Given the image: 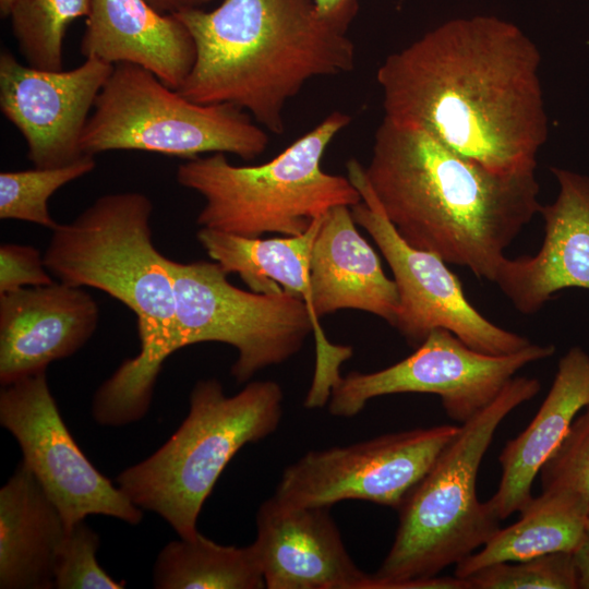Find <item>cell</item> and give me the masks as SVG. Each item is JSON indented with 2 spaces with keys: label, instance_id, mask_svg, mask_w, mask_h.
Masks as SVG:
<instances>
[{
  "label": "cell",
  "instance_id": "obj_7",
  "mask_svg": "<svg viewBox=\"0 0 589 589\" xmlns=\"http://www.w3.org/2000/svg\"><path fill=\"white\" fill-rule=\"evenodd\" d=\"M283 400L275 381L248 383L232 396L216 378L197 381L187 418L154 454L119 473L118 488L137 507L164 518L180 538L194 537L220 473L244 445L277 430Z\"/></svg>",
  "mask_w": 589,
  "mask_h": 589
},
{
  "label": "cell",
  "instance_id": "obj_6",
  "mask_svg": "<svg viewBox=\"0 0 589 589\" xmlns=\"http://www.w3.org/2000/svg\"><path fill=\"white\" fill-rule=\"evenodd\" d=\"M350 120L334 111L261 165L236 166L224 153L180 164L178 183L205 202L196 224L248 238L300 236L333 207L360 203L361 195L348 177L322 168L326 148Z\"/></svg>",
  "mask_w": 589,
  "mask_h": 589
},
{
  "label": "cell",
  "instance_id": "obj_29",
  "mask_svg": "<svg viewBox=\"0 0 589 589\" xmlns=\"http://www.w3.org/2000/svg\"><path fill=\"white\" fill-rule=\"evenodd\" d=\"M539 474L542 491L575 494L589 508V407L576 417L565 438Z\"/></svg>",
  "mask_w": 589,
  "mask_h": 589
},
{
  "label": "cell",
  "instance_id": "obj_5",
  "mask_svg": "<svg viewBox=\"0 0 589 589\" xmlns=\"http://www.w3.org/2000/svg\"><path fill=\"white\" fill-rule=\"evenodd\" d=\"M537 378L514 376L483 410L459 426L398 510L394 542L370 589H454L443 569L478 551L501 528L477 495L481 461L503 420L540 390Z\"/></svg>",
  "mask_w": 589,
  "mask_h": 589
},
{
  "label": "cell",
  "instance_id": "obj_4",
  "mask_svg": "<svg viewBox=\"0 0 589 589\" xmlns=\"http://www.w3.org/2000/svg\"><path fill=\"white\" fill-rule=\"evenodd\" d=\"M153 209L141 192L101 195L70 223L58 224L44 253L58 281L101 290L136 317L139 353L125 359L93 397V418L106 426L130 424L146 414L163 364L171 356V259L153 242Z\"/></svg>",
  "mask_w": 589,
  "mask_h": 589
},
{
  "label": "cell",
  "instance_id": "obj_28",
  "mask_svg": "<svg viewBox=\"0 0 589 589\" xmlns=\"http://www.w3.org/2000/svg\"><path fill=\"white\" fill-rule=\"evenodd\" d=\"M99 543V536L84 520L70 527L57 556L55 588H124L125 581L112 579L98 564L96 552Z\"/></svg>",
  "mask_w": 589,
  "mask_h": 589
},
{
  "label": "cell",
  "instance_id": "obj_17",
  "mask_svg": "<svg viewBox=\"0 0 589 589\" xmlns=\"http://www.w3.org/2000/svg\"><path fill=\"white\" fill-rule=\"evenodd\" d=\"M558 194L541 205L544 239L534 255L505 259L493 283L522 314H534L563 289L589 290V176L551 168Z\"/></svg>",
  "mask_w": 589,
  "mask_h": 589
},
{
  "label": "cell",
  "instance_id": "obj_34",
  "mask_svg": "<svg viewBox=\"0 0 589 589\" xmlns=\"http://www.w3.org/2000/svg\"><path fill=\"white\" fill-rule=\"evenodd\" d=\"M13 2L14 0H0V14L2 17H9Z\"/></svg>",
  "mask_w": 589,
  "mask_h": 589
},
{
  "label": "cell",
  "instance_id": "obj_24",
  "mask_svg": "<svg viewBox=\"0 0 589 589\" xmlns=\"http://www.w3.org/2000/svg\"><path fill=\"white\" fill-rule=\"evenodd\" d=\"M158 589H262L265 582L253 544L221 545L197 532L169 542L153 568Z\"/></svg>",
  "mask_w": 589,
  "mask_h": 589
},
{
  "label": "cell",
  "instance_id": "obj_9",
  "mask_svg": "<svg viewBox=\"0 0 589 589\" xmlns=\"http://www.w3.org/2000/svg\"><path fill=\"white\" fill-rule=\"evenodd\" d=\"M264 128L235 106L194 103L134 63L120 62L99 92L85 125L84 154L143 151L191 159L233 154L252 160L267 148Z\"/></svg>",
  "mask_w": 589,
  "mask_h": 589
},
{
  "label": "cell",
  "instance_id": "obj_11",
  "mask_svg": "<svg viewBox=\"0 0 589 589\" xmlns=\"http://www.w3.org/2000/svg\"><path fill=\"white\" fill-rule=\"evenodd\" d=\"M348 178L361 195L350 207L354 223L374 240L389 265L399 296L394 327L413 347L436 328L452 332L470 348L501 356L521 350L530 340L484 317L466 298L462 285L438 255L409 245L386 218L357 160Z\"/></svg>",
  "mask_w": 589,
  "mask_h": 589
},
{
  "label": "cell",
  "instance_id": "obj_12",
  "mask_svg": "<svg viewBox=\"0 0 589 589\" xmlns=\"http://www.w3.org/2000/svg\"><path fill=\"white\" fill-rule=\"evenodd\" d=\"M458 431L450 424L419 428L308 452L284 470L273 496L291 506L360 500L397 509Z\"/></svg>",
  "mask_w": 589,
  "mask_h": 589
},
{
  "label": "cell",
  "instance_id": "obj_22",
  "mask_svg": "<svg viewBox=\"0 0 589 589\" xmlns=\"http://www.w3.org/2000/svg\"><path fill=\"white\" fill-rule=\"evenodd\" d=\"M519 519L500 528L478 551L455 565V576L466 578L480 568L579 546L589 526V508L577 495L542 491L519 512Z\"/></svg>",
  "mask_w": 589,
  "mask_h": 589
},
{
  "label": "cell",
  "instance_id": "obj_30",
  "mask_svg": "<svg viewBox=\"0 0 589 589\" xmlns=\"http://www.w3.org/2000/svg\"><path fill=\"white\" fill-rule=\"evenodd\" d=\"M44 255L33 245L2 243L0 247V293L53 283Z\"/></svg>",
  "mask_w": 589,
  "mask_h": 589
},
{
  "label": "cell",
  "instance_id": "obj_18",
  "mask_svg": "<svg viewBox=\"0 0 589 589\" xmlns=\"http://www.w3.org/2000/svg\"><path fill=\"white\" fill-rule=\"evenodd\" d=\"M351 208L335 206L323 217L310 259L311 310L318 321L342 309L374 314L394 326L399 296L394 279L356 228Z\"/></svg>",
  "mask_w": 589,
  "mask_h": 589
},
{
  "label": "cell",
  "instance_id": "obj_19",
  "mask_svg": "<svg viewBox=\"0 0 589 589\" xmlns=\"http://www.w3.org/2000/svg\"><path fill=\"white\" fill-rule=\"evenodd\" d=\"M80 51L109 63H134L178 91L195 60L193 39L175 14L146 0H92Z\"/></svg>",
  "mask_w": 589,
  "mask_h": 589
},
{
  "label": "cell",
  "instance_id": "obj_33",
  "mask_svg": "<svg viewBox=\"0 0 589 589\" xmlns=\"http://www.w3.org/2000/svg\"><path fill=\"white\" fill-rule=\"evenodd\" d=\"M155 10L164 14H176L189 9H202L212 0H146Z\"/></svg>",
  "mask_w": 589,
  "mask_h": 589
},
{
  "label": "cell",
  "instance_id": "obj_31",
  "mask_svg": "<svg viewBox=\"0 0 589 589\" xmlns=\"http://www.w3.org/2000/svg\"><path fill=\"white\" fill-rule=\"evenodd\" d=\"M318 11L326 16H344L354 19L358 0H314Z\"/></svg>",
  "mask_w": 589,
  "mask_h": 589
},
{
  "label": "cell",
  "instance_id": "obj_14",
  "mask_svg": "<svg viewBox=\"0 0 589 589\" xmlns=\"http://www.w3.org/2000/svg\"><path fill=\"white\" fill-rule=\"evenodd\" d=\"M112 69V63L86 58L75 69L47 71L1 52L0 109L23 135L34 167H61L86 155L82 135Z\"/></svg>",
  "mask_w": 589,
  "mask_h": 589
},
{
  "label": "cell",
  "instance_id": "obj_3",
  "mask_svg": "<svg viewBox=\"0 0 589 589\" xmlns=\"http://www.w3.org/2000/svg\"><path fill=\"white\" fill-rule=\"evenodd\" d=\"M175 15L195 47L178 92L197 104L235 106L275 134L306 82L354 68L353 19L323 15L314 0H223Z\"/></svg>",
  "mask_w": 589,
  "mask_h": 589
},
{
  "label": "cell",
  "instance_id": "obj_10",
  "mask_svg": "<svg viewBox=\"0 0 589 589\" xmlns=\"http://www.w3.org/2000/svg\"><path fill=\"white\" fill-rule=\"evenodd\" d=\"M554 352L553 345L530 344L513 353L488 354L436 328L401 361L380 371L340 376L330 389L328 411L350 418L380 396L433 394L446 414L462 424L488 407L518 371Z\"/></svg>",
  "mask_w": 589,
  "mask_h": 589
},
{
  "label": "cell",
  "instance_id": "obj_32",
  "mask_svg": "<svg viewBox=\"0 0 589 589\" xmlns=\"http://www.w3.org/2000/svg\"><path fill=\"white\" fill-rule=\"evenodd\" d=\"M573 555L578 574V587L579 589H589V526Z\"/></svg>",
  "mask_w": 589,
  "mask_h": 589
},
{
  "label": "cell",
  "instance_id": "obj_26",
  "mask_svg": "<svg viewBox=\"0 0 589 589\" xmlns=\"http://www.w3.org/2000/svg\"><path fill=\"white\" fill-rule=\"evenodd\" d=\"M96 167L95 156L84 155L79 160L55 168L2 171L0 173V218L33 223L53 230L48 201L62 188Z\"/></svg>",
  "mask_w": 589,
  "mask_h": 589
},
{
  "label": "cell",
  "instance_id": "obj_25",
  "mask_svg": "<svg viewBox=\"0 0 589 589\" xmlns=\"http://www.w3.org/2000/svg\"><path fill=\"white\" fill-rule=\"evenodd\" d=\"M91 5L92 0H14L11 29L26 64L61 71L65 33L73 21L88 16Z\"/></svg>",
  "mask_w": 589,
  "mask_h": 589
},
{
  "label": "cell",
  "instance_id": "obj_16",
  "mask_svg": "<svg viewBox=\"0 0 589 589\" xmlns=\"http://www.w3.org/2000/svg\"><path fill=\"white\" fill-rule=\"evenodd\" d=\"M98 322V304L82 287L57 280L0 293L1 385L71 357Z\"/></svg>",
  "mask_w": 589,
  "mask_h": 589
},
{
  "label": "cell",
  "instance_id": "obj_2",
  "mask_svg": "<svg viewBox=\"0 0 589 589\" xmlns=\"http://www.w3.org/2000/svg\"><path fill=\"white\" fill-rule=\"evenodd\" d=\"M364 175L409 245L490 281L505 249L541 208L534 171H493L422 128L386 117Z\"/></svg>",
  "mask_w": 589,
  "mask_h": 589
},
{
  "label": "cell",
  "instance_id": "obj_13",
  "mask_svg": "<svg viewBox=\"0 0 589 589\" xmlns=\"http://www.w3.org/2000/svg\"><path fill=\"white\" fill-rule=\"evenodd\" d=\"M0 423L17 441L22 460L57 506L68 528L89 515L140 524L142 509L94 467L69 432L50 392L46 371L2 386Z\"/></svg>",
  "mask_w": 589,
  "mask_h": 589
},
{
  "label": "cell",
  "instance_id": "obj_1",
  "mask_svg": "<svg viewBox=\"0 0 589 589\" xmlns=\"http://www.w3.org/2000/svg\"><path fill=\"white\" fill-rule=\"evenodd\" d=\"M540 64L537 45L508 20H447L378 67L384 117L493 171H534L549 135Z\"/></svg>",
  "mask_w": 589,
  "mask_h": 589
},
{
  "label": "cell",
  "instance_id": "obj_15",
  "mask_svg": "<svg viewBox=\"0 0 589 589\" xmlns=\"http://www.w3.org/2000/svg\"><path fill=\"white\" fill-rule=\"evenodd\" d=\"M329 507L291 506L274 496L256 513L259 556L267 589H370L372 575L349 555Z\"/></svg>",
  "mask_w": 589,
  "mask_h": 589
},
{
  "label": "cell",
  "instance_id": "obj_23",
  "mask_svg": "<svg viewBox=\"0 0 589 589\" xmlns=\"http://www.w3.org/2000/svg\"><path fill=\"white\" fill-rule=\"evenodd\" d=\"M323 217L300 236L261 239L200 228L196 238L226 274L237 273L254 292L302 298L320 323L311 310L310 259Z\"/></svg>",
  "mask_w": 589,
  "mask_h": 589
},
{
  "label": "cell",
  "instance_id": "obj_20",
  "mask_svg": "<svg viewBox=\"0 0 589 589\" xmlns=\"http://www.w3.org/2000/svg\"><path fill=\"white\" fill-rule=\"evenodd\" d=\"M589 407V354L572 347L558 361L549 393L536 416L504 446L498 488L486 502L500 520L520 512L533 497L532 484L560 446L578 413Z\"/></svg>",
  "mask_w": 589,
  "mask_h": 589
},
{
  "label": "cell",
  "instance_id": "obj_21",
  "mask_svg": "<svg viewBox=\"0 0 589 589\" xmlns=\"http://www.w3.org/2000/svg\"><path fill=\"white\" fill-rule=\"evenodd\" d=\"M68 526L22 460L0 489V588H55Z\"/></svg>",
  "mask_w": 589,
  "mask_h": 589
},
{
  "label": "cell",
  "instance_id": "obj_27",
  "mask_svg": "<svg viewBox=\"0 0 589 589\" xmlns=\"http://www.w3.org/2000/svg\"><path fill=\"white\" fill-rule=\"evenodd\" d=\"M464 579L469 589H579L570 552L493 564Z\"/></svg>",
  "mask_w": 589,
  "mask_h": 589
},
{
  "label": "cell",
  "instance_id": "obj_8",
  "mask_svg": "<svg viewBox=\"0 0 589 589\" xmlns=\"http://www.w3.org/2000/svg\"><path fill=\"white\" fill-rule=\"evenodd\" d=\"M176 323L171 354L187 346L217 341L237 350L230 374L248 382L259 371L281 364L316 340V371L340 366L352 351L330 344L305 301L286 291L259 293L237 288L216 262L171 260Z\"/></svg>",
  "mask_w": 589,
  "mask_h": 589
}]
</instances>
